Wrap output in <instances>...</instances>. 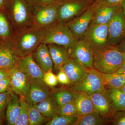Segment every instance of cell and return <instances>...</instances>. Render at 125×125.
Instances as JSON below:
<instances>
[{
    "label": "cell",
    "mask_w": 125,
    "mask_h": 125,
    "mask_svg": "<svg viewBox=\"0 0 125 125\" xmlns=\"http://www.w3.org/2000/svg\"><path fill=\"white\" fill-rule=\"evenodd\" d=\"M93 50V68L101 73H114L124 62L123 53L116 47L107 45Z\"/></svg>",
    "instance_id": "6da1fadb"
},
{
    "label": "cell",
    "mask_w": 125,
    "mask_h": 125,
    "mask_svg": "<svg viewBox=\"0 0 125 125\" xmlns=\"http://www.w3.org/2000/svg\"><path fill=\"white\" fill-rule=\"evenodd\" d=\"M46 28L34 27L25 29L19 34L13 42L19 57L33 53L39 45L42 43Z\"/></svg>",
    "instance_id": "7a4b0ae2"
},
{
    "label": "cell",
    "mask_w": 125,
    "mask_h": 125,
    "mask_svg": "<svg viewBox=\"0 0 125 125\" xmlns=\"http://www.w3.org/2000/svg\"><path fill=\"white\" fill-rule=\"evenodd\" d=\"M75 40L66 24L57 22L46 29L42 43L60 45L68 49Z\"/></svg>",
    "instance_id": "3957f363"
},
{
    "label": "cell",
    "mask_w": 125,
    "mask_h": 125,
    "mask_svg": "<svg viewBox=\"0 0 125 125\" xmlns=\"http://www.w3.org/2000/svg\"><path fill=\"white\" fill-rule=\"evenodd\" d=\"M105 83L99 72L94 69L87 68L86 72L77 83L71 86L73 92H83L87 94L107 92Z\"/></svg>",
    "instance_id": "277c9868"
},
{
    "label": "cell",
    "mask_w": 125,
    "mask_h": 125,
    "mask_svg": "<svg viewBox=\"0 0 125 125\" xmlns=\"http://www.w3.org/2000/svg\"><path fill=\"white\" fill-rule=\"evenodd\" d=\"M58 3L39 5L33 14L32 23L35 27L46 28L57 22Z\"/></svg>",
    "instance_id": "5b68a950"
},
{
    "label": "cell",
    "mask_w": 125,
    "mask_h": 125,
    "mask_svg": "<svg viewBox=\"0 0 125 125\" xmlns=\"http://www.w3.org/2000/svg\"><path fill=\"white\" fill-rule=\"evenodd\" d=\"M107 25L108 45L116 46L125 37V17L121 5Z\"/></svg>",
    "instance_id": "8992f818"
},
{
    "label": "cell",
    "mask_w": 125,
    "mask_h": 125,
    "mask_svg": "<svg viewBox=\"0 0 125 125\" xmlns=\"http://www.w3.org/2000/svg\"><path fill=\"white\" fill-rule=\"evenodd\" d=\"M70 56L87 68L94 69V50L89 43L83 38L76 39L68 48Z\"/></svg>",
    "instance_id": "52a82bcc"
},
{
    "label": "cell",
    "mask_w": 125,
    "mask_h": 125,
    "mask_svg": "<svg viewBox=\"0 0 125 125\" xmlns=\"http://www.w3.org/2000/svg\"><path fill=\"white\" fill-rule=\"evenodd\" d=\"M10 14L14 23L19 29L24 30L32 22L33 14L24 0H12Z\"/></svg>",
    "instance_id": "ba28073f"
},
{
    "label": "cell",
    "mask_w": 125,
    "mask_h": 125,
    "mask_svg": "<svg viewBox=\"0 0 125 125\" xmlns=\"http://www.w3.org/2000/svg\"><path fill=\"white\" fill-rule=\"evenodd\" d=\"M93 49L108 45L107 24H90L83 38Z\"/></svg>",
    "instance_id": "9c48e42d"
},
{
    "label": "cell",
    "mask_w": 125,
    "mask_h": 125,
    "mask_svg": "<svg viewBox=\"0 0 125 125\" xmlns=\"http://www.w3.org/2000/svg\"><path fill=\"white\" fill-rule=\"evenodd\" d=\"M95 10L92 4L81 15L66 24L75 39L83 38L93 18Z\"/></svg>",
    "instance_id": "30bf717a"
},
{
    "label": "cell",
    "mask_w": 125,
    "mask_h": 125,
    "mask_svg": "<svg viewBox=\"0 0 125 125\" xmlns=\"http://www.w3.org/2000/svg\"><path fill=\"white\" fill-rule=\"evenodd\" d=\"M10 90L19 97H27L30 89L29 78L15 67L10 72Z\"/></svg>",
    "instance_id": "8fae6325"
},
{
    "label": "cell",
    "mask_w": 125,
    "mask_h": 125,
    "mask_svg": "<svg viewBox=\"0 0 125 125\" xmlns=\"http://www.w3.org/2000/svg\"><path fill=\"white\" fill-rule=\"evenodd\" d=\"M29 79V92L25 98L36 105L51 96L48 86L42 79L30 78Z\"/></svg>",
    "instance_id": "7c38bea8"
},
{
    "label": "cell",
    "mask_w": 125,
    "mask_h": 125,
    "mask_svg": "<svg viewBox=\"0 0 125 125\" xmlns=\"http://www.w3.org/2000/svg\"><path fill=\"white\" fill-rule=\"evenodd\" d=\"M15 67L29 78L43 80L45 72L35 62L32 54L18 57Z\"/></svg>",
    "instance_id": "4fadbf2b"
},
{
    "label": "cell",
    "mask_w": 125,
    "mask_h": 125,
    "mask_svg": "<svg viewBox=\"0 0 125 125\" xmlns=\"http://www.w3.org/2000/svg\"><path fill=\"white\" fill-rule=\"evenodd\" d=\"M58 4V22H66L81 13L86 5L81 1H70Z\"/></svg>",
    "instance_id": "5bb4252c"
},
{
    "label": "cell",
    "mask_w": 125,
    "mask_h": 125,
    "mask_svg": "<svg viewBox=\"0 0 125 125\" xmlns=\"http://www.w3.org/2000/svg\"><path fill=\"white\" fill-rule=\"evenodd\" d=\"M19 57L13 43H0V69L10 71L15 67Z\"/></svg>",
    "instance_id": "9a60e30c"
},
{
    "label": "cell",
    "mask_w": 125,
    "mask_h": 125,
    "mask_svg": "<svg viewBox=\"0 0 125 125\" xmlns=\"http://www.w3.org/2000/svg\"><path fill=\"white\" fill-rule=\"evenodd\" d=\"M61 69L67 75L70 80L69 85L71 86L82 78L86 72L87 67L71 56L68 61Z\"/></svg>",
    "instance_id": "2e32d148"
},
{
    "label": "cell",
    "mask_w": 125,
    "mask_h": 125,
    "mask_svg": "<svg viewBox=\"0 0 125 125\" xmlns=\"http://www.w3.org/2000/svg\"><path fill=\"white\" fill-rule=\"evenodd\" d=\"M32 56L35 62L44 72L52 70L53 63L47 44L40 43Z\"/></svg>",
    "instance_id": "e0dca14e"
},
{
    "label": "cell",
    "mask_w": 125,
    "mask_h": 125,
    "mask_svg": "<svg viewBox=\"0 0 125 125\" xmlns=\"http://www.w3.org/2000/svg\"><path fill=\"white\" fill-rule=\"evenodd\" d=\"M47 45L54 65V69L56 71H59L70 58L68 49L64 47L55 44Z\"/></svg>",
    "instance_id": "ac0fdd59"
},
{
    "label": "cell",
    "mask_w": 125,
    "mask_h": 125,
    "mask_svg": "<svg viewBox=\"0 0 125 125\" xmlns=\"http://www.w3.org/2000/svg\"><path fill=\"white\" fill-rule=\"evenodd\" d=\"M95 12L90 24H108L120 5L95 6Z\"/></svg>",
    "instance_id": "d6986e66"
},
{
    "label": "cell",
    "mask_w": 125,
    "mask_h": 125,
    "mask_svg": "<svg viewBox=\"0 0 125 125\" xmlns=\"http://www.w3.org/2000/svg\"><path fill=\"white\" fill-rule=\"evenodd\" d=\"M74 92V101L77 108L78 116L84 115L92 113H97L88 94L83 92Z\"/></svg>",
    "instance_id": "ffe728a7"
},
{
    "label": "cell",
    "mask_w": 125,
    "mask_h": 125,
    "mask_svg": "<svg viewBox=\"0 0 125 125\" xmlns=\"http://www.w3.org/2000/svg\"><path fill=\"white\" fill-rule=\"evenodd\" d=\"M10 90V96L6 113V120L7 125H15L20 110V97Z\"/></svg>",
    "instance_id": "44dd1931"
},
{
    "label": "cell",
    "mask_w": 125,
    "mask_h": 125,
    "mask_svg": "<svg viewBox=\"0 0 125 125\" xmlns=\"http://www.w3.org/2000/svg\"><path fill=\"white\" fill-rule=\"evenodd\" d=\"M89 95L96 112L102 116L107 114L110 110V101L107 92L88 94Z\"/></svg>",
    "instance_id": "7402d4cb"
},
{
    "label": "cell",
    "mask_w": 125,
    "mask_h": 125,
    "mask_svg": "<svg viewBox=\"0 0 125 125\" xmlns=\"http://www.w3.org/2000/svg\"><path fill=\"white\" fill-rule=\"evenodd\" d=\"M34 105L43 115L49 120L58 113V106L51 96Z\"/></svg>",
    "instance_id": "603a6c76"
},
{
    "label": "cell",
    "mask_w": 125,
    "mask_h": 125,
    "mask_svg": "<svg viewBox=\"0 0 125 125\" xmlns=\"http://www.w3.org/2000/svg\"><path fill=\"white\" fill-rule=\"evenodd\" d=\"M113 106L116 111H125V94L119 89L111 88L107 92Z\"/></svg>",
    "instance_id": "cb8c5ba5"
},
{
    "label": "cell",
    "mask_w": 125,
    "mask_h": 125,
    "mask_svg": "<svg viewBox=\"0 0 125 125\" xmlns=\"http://www.w3.org/2000/svg\"><path fill=\"white\" fill-rule=\"evenodd\" d=\"M28 106V120L29 125H40L46 124L49 119L45 117L37 109L35 105L25 98Z\"/></svg>",
    "instance_id": "d4e9b609"
},
{
    "label": "cell",
    "mask_w": 125,
    "mask_h": 125,
    "mask_svg": "<svg viewBox=\"0 0 125 125\" xmlns=\"http://www.w3.org/2000/svg\"><path fill=\"white\" fill-rule=\"evenodd\" d=\"M105 85H109L111 88L120 89L125 84V75L114 73L105 74L99 72Z\"/></svg>",
    "instance_id": "484cf974"
},
{
    "label": "cell",
    "mask_w": 125,
    "mask_h": 125,
    "mask_svg": "<svg viewBox=\"0 0 125 125\" xmlns=\"http://www.w3.org/2000/svg\"><path fill=\"white\" fill-rule=\"evenodd\" d=\"M104 123L100 114L94 112L78 116L77 120L73 125H104Z\"/></svg>",
    "instance_id": "4316f807"
},
{
    "label": "cell",
    "mask_w": 125,
    "mask_h": 125,
    "mask_svg": "<svg viewBox=\"0 0 125 125\" xmlns=\"http://www.w3.org/2000/svg\"><path fill=\"white\" fill-rule=\"evenodd\" d=\"M52 96L58 106H61L73 101L74 92L71 89H61L53 92Z\"/></svg>",
    "instance_id": "83f0119b"
},
{
    "label": "cell",
    "mask_w": 125,
    "mask_h": 125,
    "mask_svg": "<svg viewBox=\"0 0 125 125\" xmlns=\"http://www.w3.org/2000/svg\"><path fill=\"white\" fill-rule=\"evenodd\" d=\"M78 116L62 115L56 114L45 124L46 125H73Z\"/></svg>",
    "instance_id": "f1b7e54d"
},
{
    "label": "cell",
    "mask_w": 125,
    "mask_h": 125,
    "mask_svg": "<svg viewBox=\"0 0 125 125\" xmlns=\"http://www.w3.org/2000/svg\"><path fill=\"white\" fill-rule=\"evenodd\" d=\"M20 97V110L15 125H29L28 106L25 98Z\"/></svg>",
    "instance_id": "f546056e"
},
{
    "label": "cell",
    "mask_w": 125,
    "mask_h": 125,
    "mask_svg": "<svg viewBox=\"0 0 125 125\" xmlns=\"http://www.w3.org/2000/svg\"><path fill=\"white\" fill-rule=\"evenodd\" d=\"M11 34L10 26L7 18L0 11V37L6 40L9 38Z\"/></svg>",
    "instance_id": "4dcf8cb0"
},
{
    "label": "cell",
    "mask_w": 125,
    "mask_h": 125,
    "mask_svg": "<svg viewBox=\"0 0 125 125\" xmlns=\"http://www.w3.org/2000/svg\"><path fill=\"white\" fill-rule=\"evenodd\" d=\"M57 114L62 115L78 116L77 108L74 100L64 105L58 106Z\"/></svg>",
    "instance_id": "1f68e13d"
},
{
    "label": "cell",
    "mask_w": 125,
    "mask_h": 125,
    "mask_svg": "<svg viewBox=\"0 0 125 125\" xmlns=\"http://www.w3.org/2000/svg\"><path fill=\"white\" fill-rule=\"evenodd\" d=\"M10 90L0 93V120L2 121L4 117V111L7 107L10 96Z\"/></svg>",
    "instance_id": "d6a6232c"
},
{
    "label": "cell",
    "mask_w": 125,
    "mask_h": 125,
    "mask_svg": "<svg viewBox=\"0 0 125 125\" xmlns=\"http://www.w3.org/2000/svg\"><path fill=\"white\" fill-rule=\"evenodd\" d=\"M43 80L48 87H54L58 83L56 75L52 73V70L45 72Z\"/></svg>",
    "instance_id": "836d02e7"
},
{
    "label": "cell",
    "mask_w": 125,
    "mask_h": 125,
    "mask_svg": "<svg viewBox=\"0 0 125 125\" xmlns=\"http://www.w3.org/2000/svg\"><path fill=\"white\" fill-rule=\"evenodd\" d=\"M124 0H96L93 4L97 6L101 5L116 6L120 5Z\"/></svg>",
    "instance_id": "e575fe53"
},
{
    "label": "cell",
    "mask_w": 125,
    "mask_h": 125,
    "mask_svg": "<svg viewBox=\"0 0 125 125\" xmlns=\"http://www.w3.org/2000/svg\"><path fill=\"white\" fill-rule=\"evenodd\" d=\"M58 71L56 75L58 83L62 85H69V79L64 71L60 69Z\"/></svg>",
    "instance_id": "d590c367"
},
{
    "label": "cell",
    "mask_w": 125,
    "mask_h": 125,
    "mask_svg": "<svg viewBox=\"0 0 125 125\" xmlns=\"http://www.w3.org/2000/svg\"><path fill=\"white\" fill-rule=\"evenodd\" d=\"M10 84L9 76L0 80V93L6 92L10 89Z\"/></svg>",
    "instance_id": "8d00e7d4"
},
{
    "label": "cell",
    "mask_w": 125,
    "mask_h": 125,
    "mask_svg": "<svg viewBox=\"0 0 125 125\" xmlns=\"http://www.w3.org/2000/svg\"><path fill=\"white\" fill-rule=\"evenodd\" d=\"M39 5L52 4L58 3V0H32Z\"/></svg>",
    "instance_id": "74e56055"
},
{
    "label": "cell",
    "mask_w": 125,
    "mask_h": 125,
    "mask_svg": "<svg viewBox=\"0 0 125 125\" xmlns=\"http://www.w3.org/2000/svg\"><path fill=\"white\" fill-rule=\"evenodd\" d=\"M117 49L122 53L125 52V37L118 45L116 46Z\"/></svg>",
    "instance_id": "f35d334b"
},
{
    "label": "cell",
    "mask_w": 125,
    "mask_h": 125,
    "mask_svg": "<svg viewBox=\"0 0 125 125\" xmlns=\"http://www.w3.org/2000/svg\"><path fill=\"white\" fill-rule=\"evenodd\" d=\"M10 70H6L0 69V80L7 76H9Z\"/></svg>",
    "instance_id": "ab89813d"
},
{
    "label": "cell",
    "mask_w": 125,
    "mask_h": 125,
    "mask_svg": "<svg viewBox=\"0 0 125 125\" xmlns=\"http://www.w3.org/2000/svg\"><path fill=\"white\" fill-rule=\"evenodd\" d=\"M115 73L125 75V61H124L122 65L115 72Z\"/></svg>",
    "instance_id": "60d3db41"
},
{
    "label": "cell",
    "mask_w": 125,
    "mask_h": 125,
    "mask_svg": "<svg viewBox=\"0 0 125 125\" xmlns=\"http://www.w3.org/2000/svg\"><path fill=\"white\" fill-rule=\"evenodd\" d=\"M115 125H125V115L120 117L117 120Z\"/></svg>",
    "instance_id": "b9f144b4"
},
{
    "label": "cell",
    "mask_w": 125,
    "mask_h": 125,
    "mask_svg": "<svg viewBox=\"0 0 125 125\" xmlns=\"http://www.w3.org/2000/svg\"><path fill=\"white\" fill-rule=\"evenodd\" d=\"M120 5L123 10V14L125 17V0L123 1V2Z\"/></svg>",
    "instance_id": "7bdbcfd3"
},
{
    "label": "cell",
    "mask_w": 125,
    "mask_h": 125,
    "mask_svg": "<svg viewBox=\"0 0 125 125\" xmlns=\"http://www.w3.org/2000/svg\"><path fill=\"white\" fill-rule=\"evenodd\" d=\"M7 0H0V8H2L5 6Z\"/></svg>",
    "instance_id": "ee69618b"
},
{
    "label": "cell",
    "mask_w": 125,
    "mask_h": 125,
    "mask_svg": "<svg viewBox=\"0 0 125 125\" xmlns=\"http://www.w3.org/2000/svg\"><path fill=\"white\" fill-rule=\"evenodd\" d=\"M119 89L122 92H123V93H124L125 94V84L123 85L122 87H121V88H120Z\"/></svg>",
    "instance_id": "f6af8a7d"
},
{
    "label": "cell",
    "mask_w": 125,
    "mask_h": 125,
    "mask_svg": "<svg viewBox=\"0 0 125 125\" xmlns=\"http://www.w3.org/2000/svg\"><path fill=\"white\" fill-rule=\"evenodd\" d=\"M123 58H124V60L125 61V52L123 53Z\"/></svg>",
    "instance_id": "bcb514c9"
},
{
    "label": "cell",
    "mask_w": 125,
    "mask_h": 125,
    "mask_svg": "<svg viewBox=\"0 0 125 125\" xmlns=\"http://www.w3.org/2000/svg\"><path fill=\"white\" fill-rule=\"evenodd\" d=\"M1 123H2V122H1L0 121V125H1Z\"/></svg>",
    "instance_id": "7dc6e473"
},
{
    "label": "cell",
    "mask_w": 125,
    "mask_h": 125,
    "mask_svg": "<svg viewBox=\"0 0 125 125\" xmlns=\"http://www.w3.org/2000/svg\"><path fill=\"white\" fill-rule=\"evenodd\" d=\"M0 121H1V122H2V121H1L0 120Z\"/></svg>",
    "instance_id": "c3c4849f"
}]
</instances>
